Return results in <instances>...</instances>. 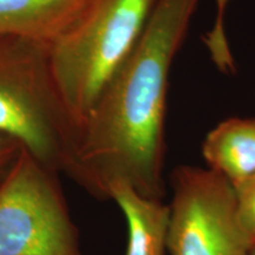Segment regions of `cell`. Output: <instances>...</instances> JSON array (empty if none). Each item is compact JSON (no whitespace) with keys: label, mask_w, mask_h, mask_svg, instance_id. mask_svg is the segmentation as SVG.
<instances>
[{"label":"cell","mask_w":255,"mask_h":255,"mask_svg":"<svg viewBox=\"0 0 255 255\" xmlns=\"http://www.w3.org/2000/svg\"><path fill=\"white\" fill-rule=\"evenodd\" d=\"M207 168L233 187L255 176V119L231 117L213 128L202 143Z\"/></svg>","instance_id":"8"},{"label":"cell","mask_w":255,"mask_h":255,"mask_svg":"<svg viewBox=\"0 0 255 255\" xmlns=\"http://www.w3.org/2000/svg\"><path fill=\"white\" fill-rule=\"evenodd\" d=\"M58 174L21 148L0 184V255H84Z\"/></svg>","instance_id":"4"},{"label":"cell","mask_w":255,"mask_h":255,"mask_svg":"<svg viewBox=\"0 0 255 255\" xmlns=\"http://www.w3.org/2000/svg\"><path fill=\"white\" fill-rule=\"evenodd\" d=\"M233 188L239 221L248 237L255 240V176Z\"/></svg>","instance_id":"9"},{"label":"cell","mask_w":255,"mask_h":255,"mask_svg":"<svg viewBox=\"0 0 255 255\" xmlns=\"http://www.w3.org/2000/svg\"><path fill=\"white\" fill-rule=\"evenodd\" d=\"M108 197L120 207L127 220L126 255H167L169 205L163 200L143 196L123 182L111 184Z\"/></svg>","instance_id":"7"},{"label":"cell","mask_w":255,"mask_h":255,"mask_svg":"<svg viewBox=\"0 0 255 255\" xmlns=\"http://www.w3.org/2000/svg\"><path fill=\"white\" fill-rule=\"evenodd\" d=\"M201 1H156L131 53L83 124L66 174L95 199L109 200V187L123 182L163 200L169 77Z\"/></svg>","instance_id":"1"},{"label":"cell","mask_w":255,"mask_h":255,"mask_svg":"<svg viewBox=\"0 0 255 255\" xmlns=\"http://www.w3.org/2000/svg\"><path fill=\"white\" fill-rule=\"evenodd\" d=\"M246 255H255V240H252Z\"/></svg>","instance_id":"11"},{"label":"cell","mask_w":255,"mask_h":255,"mask_svg":"<svg viewBox=\"0 0 255 255\" xmlns=\"http://www.w3.org/2000/svg\"><path fill=\"white\" fill-rule=\"evenodd\" d=\"M97 0H0V36L47 50L71 30Z\"/></svg>","instance_id":"6"},{"label":"cell","mask_w":255,"mask_h":255,"mask_svg":"<svg viewBox=\"0 0 255 255\" xmlns=\"http://www.w3.org/2000/svg\"><path fill=\"white\" fill-rule=\"evenodd\" d=\"M170 183L169 254H247L252 239L239 221L234 188L227 180L209 168L180 165Z\"/></svg>","instance_id":"5"},{"label":"cell","mask_w":255,"mask_h":255,"mask_svg":"<svg viewBox=\"0 0 255 255\" xmlns=\"http://www.w3.org/2000/svg\"><path fill=\"white\" fill-rule=\"evenodd\" d=\"M156 1L97 0L46 50L51 78L78 137L101 94L138 41Z\"/></svg>","instance_id":"2"},{"label":"cell","mask_w":255,"mask_h":255,"mask_svg":"<svg viewBox=\"0 0 255 255\" xmlns=\"http://www.w3.org/2000/svg\"><path fill=\"white\" fill-rule=\"evenodd\" d=\"M21 146L11 137L0 135V184L17 159Z\"/></svg>","instance_id":"10"},{"label":"cell","mask_w":255,"mask_h":255,"mask_svg":"<svg viewBox=\"0 0 255 255\" xmlns=\"http://www.w3.org/2000/svg\"><path fill=\"white\" fill-rule=\"evenodd\" d=\"M0 135L66 173L78 141L53 84L46 50L0 36Z\"/></svg>","instance_id":"3"}]
</instances>
